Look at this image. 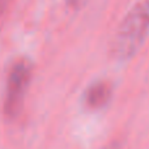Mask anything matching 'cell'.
Here are the masks:
<instances>
[{
	"label": "cell",
	"mask_w": 149,
	"mask_h": 149,
	"mask_svg": "<svg viewBox=\"0 0 149 149\" xmlns=\"http://www.w3.org/2000/svg\"><path fill=\"white\" fill-rule=\"evenodd\" d=\"M149 34V0L139 1L122 21L113 43L116 59H131L140 50Z\"/></svg>",
	"instance_id": "cell-1"
},
{
	"label": "cell",
	"mask_w": 149,
	"mask_h": 149,
	"mask_svg": "<svg viewBox=\"0 0 149 149\" xmlns=\"http://www.w3.org/2000/svg\"><path fill=\"white\" fill-rule=\"evenodd\" d=\"M31 64L25 59H21L13 64L8 76L7 89L4 98V111L9 118L20 113L24 103L25 93L30 84Z\"/></svg>",
	"instance_id": "cell-2"
},
{
	"label": "cell",
	"mask_w": 149,
	"mask_h": 149,
	"mask_svg": "<svg viewBox=\"0 0 149 149\" xmlns=\"http://www.w3.org/2000/svg\"><path fill=\"white\" fill-rule=\"evenodd\" d=\"M111 97V86L105 81H97L88 86L84 94V102L90 109H101L106 106Z\"/></svg>",
	"instance_id": "cell-3"
},
{
	"label": "cell",
	"mask_w": 149,
	"mask_h": 149,
	"mask_svg": "<svg viewBox=\"0 0 149 149\" xmlns=\"http://www.w3.org/2000/svg\"><path fill=\"white\" fill-rule=\"evenodd\" d=\"M67 1L70 3L71 5H77V4H79V3H80V1H81V0H67Z\"/></svg>",
	"instance_id": "cell-4"
}]
</instances>
